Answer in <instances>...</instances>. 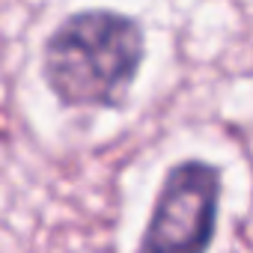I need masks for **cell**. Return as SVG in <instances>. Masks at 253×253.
<instances>
[{
  "label": "cell",
  "mask_w": 253,
  "mask_h": 253,
  "mask_svg": "<svg viewBox=\"0 0 253 253\" xmlns=\"http://www.w3.org/2000/svg\"><path fill=\"white\" fill-rule=\"evenodd\" d=\"M146 57L143 27L113 9L72 12L45 39L42 78L63 107L116 110Z\"/></svg>",
  "instance_id": "1"
},
{
  "label": "cell",
  "mask_w": 253,
  "mask_h": 253,
  "mask_svg": "<svg viewBox=\"0 0 253 253\" xmlns=\"http://www.w3.org/2000/svg\"><path fill=\"white\" fill-rule=\"evenodd\" d=\"M220 188V167L200 158L173 164L158 188L137 253H209L217 232Z\"/></svg>",
  "instance_id": "2"
}]
</instances>
